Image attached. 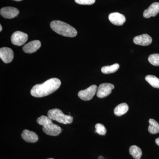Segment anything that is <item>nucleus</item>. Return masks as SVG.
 <instances>
[{"mask_svg":"<svg viewBox=\"0 0 159 159\" xmlns=\"http://www.w3.org/2000/svg\"><path fill=\"white\" fill-rule=\"evenodd\" d=\"M61 84L59 79L56 78H51L41 84H37L31 89V96L40 98L48 96L57 90Z\"/></svg>","mask_w":159,"mask_h":159,"instance_id":"nucleus-1","label":"nucleus"},{"mask_svg":"<svg viewBox=\"0 0 159 159\" xmlns=\"http://www.w3.org/2000/svg\"><path fill=\"white\" fill-rule=\"evenodd\" d=\"M51 29L57 34L68 37L77 36V32L74 27L60 20H54L51 23Z\"/></svg>","mask_w":159,"mask_h":159,"instance_id":"nucleus-2","label":"nucleus"},{"mask_svg":"<svg viewBox=\"0 0 159 159\" xmlns=\"http://www.w3.org/2000/svg\"><path fill=\"white\" fill-rule=\"evenodd\" d=\"M37 122L39 125H42L43 131L48 135L56 136L62 131L59 126L54 124L52 122V119L46 116H40L37 119Z\"/></svg>","mask_w":159,"mask_h":159,"instance_id":"nucleus-3","label":"nucleus"},{"mask_svg":"<svg viewBox=\"0 0 159 159\" xmlns=\"http://www.w3.org/2000/svg\"><path fill=\"white\" fill-rule=\"evenodd\" d=\"M48 117L52 120H55L64 124H70L73 122V117L64 115L59 109L54 108L48 111Z\"/></svg>","mask_w":159,"mask_h":159,"instance_id":"nucleus-4","label":"nucleus"},{"mask_svg":"<svg viewBox=\"0 0 159 159\" xmlns=\"http://www.w3.org/2000/svg\"><path fill=\"white\" fill-rule=\"evenodd\" d=\"M97 90V86L93 84L85 90L80 91L78 93V97L82 100L88 101L93 99Z\"/></svg>","mask_w":159,"mask_h":159,"instance_id":"nucleus-5","label":"nucleus"},{"mask_svg":"<svg viewBox=\"0 0 159 159\" xmlns=\"http://www.w3.org/2000/svg\"><path fill=\"white\" fill-rule=\"evenodd\" d=\"M28 34L22 31H16L11 36V42L13 44L18 46L23 45L28 40Z\"/></svg>","mask_w":159,"mask_h":159,"instance_id":"nucleus-6","label":"nucleus"},{"mask_svg":"<svg viewBox=\"0 0 159 159\" xmlns=\"http://www.w3.org/2000/svg\"><path fill=\"white\" fill-rule=\"evenodd\" d=\"M115 88L113 84L110 83H102L99 85L97 90V97L104 98L109 96L112 93V90Z\"/></svg>","mask_w":159,"mask_h":159,"instance_id":"nucleus-7","label":"nucleus"},{"mask_svg":"<svg viewBox=\"0 0 159 159\" xmlns=\"http://www.w3.org/2000/svg\"><path fill=\"white\" fill-rule=\"evenodd\" d=\"M19 10L12 7H6L1 9L0 13L3 17L7 19H12L16 17L19 14Z\"/></svg>","mask_w":159,"mask_h":159,"instance_id":"nucleus-8","label":"nucleus"},{"mask_svg":"<svg viewBox=\"0 0 159 159\" xmlns=\"http://www.w3.org/2000/svg\"><path fill=\"white\" fill-rule=\"evenodd\" d=\"M13 57L14 54L11 49L8 48H2L0 49V58L5 63L11 62Z\"/></svg>","mask_w":159,"mask_h":159,"instance_id":"nucleus-9","label":"nucleus"},{"mask_svg":"<svg viewBox=\"0 0 159 159\" xmlns=\"http://www.w3.org/2000/svg\"><path fill=\"white\" fill-rule=\"evenodd\" d=\"M109 20L115 25L122 26L126 21L125 16L119 12H113L109 14Z\"/></svg>","mask_w":159,"mask_h":159,"instance_id":"nucleus-10","label":"nucleus"},{"mask_svg":"<svg viewBox=\"0 0 159 159\" xmlns=\"http://www.w3.org/2000/svg\"><path fill=\"white\" fill-rule=\"evenodd\" d=\"M133 41L135 44L138 45L146 46L151 43L152 38L148 34H143L134 38Z\"/></svg>","mask_w":159,"mask_h":159,"instance_id":"nucleus-11","label":"nucleus"},{"mask_svg":"<svg viewBox=\"0 0 159 159\" xmlns=\"http://www.w3.org/2000/svg\"><path fill=\"white\" fill-rule=\"evenodd\" d=\"M159 13V3L154 2L149 6L148 9L143 12V16L145 18L155 17Z\"/></svg>","mask_w":159,"mask_h":159,"instance_id":"nucleus-12","label":"nucleus"},{"mask_svg":"<svg viewBox=\"0 0 159 159\" xmlns=\"http://www.w3.org/2000/svg\"><path fill=\"white\" fill-rule=\"evenodd\" d=\"M41 46V43L39 40L32 41L23 47V50L25 53L31 54L36 52L39 49Z\"/></svg>","mask_w":159,"mask_h":159,"instance_id":"nucleus-13","label":"nucleus"},{"mask_svg":"<svg viewBox=\"0 0 159 159\" xmlns=\"http://www.w3.org/2000/svg\"><path fill=\"white\" fill-rule=\"evenodd\" d=\"M21 137L25 142L30 143L36 142L39 139L37 134L28 129H25L23 131Z\"/></svg>","mask_w":159,"mask_h":159,"instance_id":"nucleus-14","label":"nucleus"},{"mask_svg":"<svg viewBox=\"0 0 159 159\" xmlns=\"http://www.w3.org/2000/svg\"><path fill=\"white\" fill-rule=\"evenodd\" d=\"M129 106L126 103H122L117 106L114 109L115 115L117 116H121L128 111Z\"/></svg>","mask_w":159,"mask_h":159,"instance_id":"nucleus-15","label":"nucleus"},{"mask_svg":"<svg viewBox=\"0 0 159 159\" xmlns=\"http://www.w3.org/2000/svg\"><path fill=\"white\" fill-rule=\"evenodd\" d=\"M129 152L131 155L135 159H140L142 154L141 148L137 145H132L129 148Z\"/></svg>","mask_w":159,"mask_h":159,"instance_id":"nucleus-16","label":"nucleus"},{"mask_svg":"<svg viewBox=\"0 0 159 159\" xmlns=\"http://www.w3.org/2000/svg\"><path fill=\"white\" fill-rule=\"evenodd\" d=\"M149 125L148 127V131L151 134H157L159 133V124L154 119H149Z\"/></svg>","mask_w":159,"mask_h":159,"instance_id":"nucleus-17","label":"nucleus"},{"mask_svg":"<svg viewBox=\"0 0 159 159\" xmlns=\"http://www.w3.org/2000/svg\"><path fill=\"white\" fill-rule=\"evenodd\" d=\"M119 65L115 63L112 65L104 66L101 69V71L103 74H110L116 72L119 68Z\"/></svg>","mask_w":159,"mask_h":159,"instance_id":"nucleus-18","label":"nucleus"},{"mask_svg":"<svg viewBox=\"0 0 159 159\" xmlns=\"http://www.w3.org/2000/svg\"><path fill=\"white\" fill-rule=\"evenodd\" d=\"M145 79L152 86L159 89V78L153 75H148L145 77Z\"/></svg>","mask_w":159,"mask_h":159,"instance_id":"nucleus-19","label":"nucleus"},{"mask_svg":"<svg viewBox=\"0 0 159 159\" xmlns=\"http://www.w3.org/2000/svg\"><path fill=\"white\" fill-rule=\"evenodd\" d=\"M148 61L152 65L159 66V54H151L148 57Z\"/></svg>","mask_w":159,"mask_h":159,"instance_id":"nucleus-20","label":"nucleus"},{"mask_svg":"<svg viewBox=\"0 0 159 159\" xmlns=\"http://www.w3.org/2000/svg\"><path fill=\"white\" fill-rule=\"evenodd\" d=\"M95 128H96V131L95 132L97 133L100 135H105V134H106V129L104 125L101 123H97L95 125Z\"/></svg>","mask_w":159,"mask_h":159,"instance_id":"nucleus-21","label":"nucleus"},{"mask_svg":"<svg viewBox=\"0 0 159 159\" xmlns=\"http://www.w3.org/2000/svg\"><path fill=\"white\" fill-rule=\"evenodd\" d=\"M77 4L82 5H91L94 4L96 0H75Z\"/></svg>","mask_w":159,"mask_h":159,"instance_id":"nucleus-22","label":"nucleus"},{"mask_svg":"<svg viewBox=\"0 0 159 159\" xmlns=\"http://www.w3.org/2000/svg\"><path fill=\"white\" fill-rule=\"evenodd\" d=\"M155 142L156 143L157 145L159 146V137L158 138H157V139H156Z\"/></svg>","mask_w":159,"mask_h":159,"instance_id":"nucleus-23","label":"nucleus"},{"mask_svg":"<svg viewBox=\"0 0 159 159\" xmlns=\"http://www.w3.org/2000/svg\"><path fill=\"white\" fill-rule=\"evenodd\" d=\"M99 159H104L103 157L102 156H99Z\"/></svg>","mask_w":159,"mask_h":159,"instance_id":"nucleus-24","label":"nucleus"},{"mask_svg":"<svg viewBox=\"0 0 159 159\" xmlns=\"http://www.w3.org/2000/svg\"><path fill=\"white\" fill-rule=\"evenodd\" d=\"M2 25H0V31H2Z\"/></svg>","mask_w":159,"mask_h":159,"instance_id":"nucleus-25","label":"nucleus"},{"mask_svg":"<svg viewBox=\"0 0 159 159\" xmlns=\"http://www.w3.org/2000/svg\"><path fill=\"white\" fill-rule=\"evenodd\" d=\"M13 1H16V2H20V1H22V0H13Z\"/></svg>","mask_w":159,"mask_h":159,"instance_id":"nucleus-26","label":"nucleus"},{"mask_svg":"<svg viewBox=\"0 0 159 159\" xmlns=\"http://www.w3.org/2000/svg\"><path fill=\"white\" fill-rule=\"evenodd\" d=\"M53 159V158H49V159Z\"/></svg>","mask_w":159,"mask_h":159,"instance_id":"nucleus-27","label":"nucleus"}]
</instances>
